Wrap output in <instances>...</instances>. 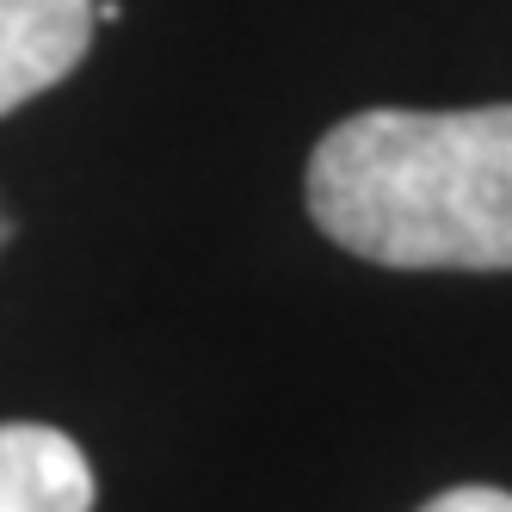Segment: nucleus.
Here are the masks:
<instances>
[{"label":"nucleus","mask_w":512,"mask_h":512,"mask_svg":"<svg viewBox=\"0 0 512 512\" xmlns=\"http://www.w3.org/2000/svg\"><path fill=\"white\" fill-rule=\"evenodd\" d=\"M13 235V223H7V210H0V241H7Z\"/></svg>","instance_id":"nucleus-6"},{"label":"nucleus","mask_w":512,"mask_h":512,"mask_svg":"<svg viewBox=\"0 0 512 512\" xmlns=\"http://www.w3.org/2000/svg\"><path fill=\"white\" fill-rule=\"evenodd\" d=\"M0 512H93V463L68 432L0 420Z\"/></svg>","instance_id":"nucleus-3"},{"label":"nucleus","mask_w":512,"mask_h":512,"mask_svg":"<svg viewBox=\"0 0 512 512\" xmlns=\"http://www.w3.org/2000/svg\"><path fill=\"white\" fill-rule=\"evenodd\" d=\"M124 19V0H93V25H118Z\"/></svg>","instance_id":"nucleus-5"},{"label":"nucleus","mask_w":512,"mask_h":512,"mask_svg":"<svg viewBox=\"0 0 512 512\" xmlns=\"http://www.w3.org/2000/svg\"><path fill=\"white\" fill-rule=\"evenodd\" d=\"M309 216L389 272H512V105L334 124L309 155Z\"/></svg>","instance_id":"nucleus-1"},{"label":"nucleus","mask_w":512,"mask_h":512,"mask_svg":"<svg viewBox=\"0 0 512 512\" xmlns=\"http://www.w3.org/2000/svg\"><path fill=\"white\" fill-rule=\"evenodd\" d=\"M420 512H512V494L506 488H451V494H438V500H426Z\"/></svg>","instance_id":"nucleus-4"},{"label":"nucleus","mask_w":512,"mask_h":512,"mask_svg":"<svg viewBox=\"0 0 512 512\" xmlns=\"http://www.w3.org/2000/svg\"><path fill=\"white\" fill-rule=\"evenodd\" d=\"M93 44V0H0V118L75 75Z\"/></svg>","instance_id":"nucleus-2"}]
</instances>
